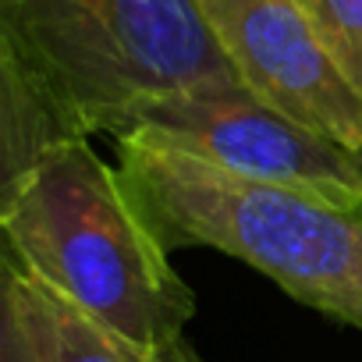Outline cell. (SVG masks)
Segmentation results:
<instances>
[{"label": "cell", "instance_id": "cell-10", "mask_svg": "<svg viewBox=\"0 0 362 362\" xmlns=\"http://www.w3.org/2000/svg\"><path fill=\"white\" fill-rule=\"evenodd\" d=\"M351 160H355V170H358V181H362V146L351 149Z\"/></svg>", "mask_w": 362, "mask_h": 362}, {"label": "cell", "instance_id": "cell-9", "mask_svg": "<svg viewBox=\"0 0 362 362\" xmlns=\"http://www.w3.org/2000/svg\"><path fill=\"white\" fill-rule=\"evenodd\" d=\"M22 277L25 267L0 231V362H33L22 323Z\"/></svg>", "mask_w": 362, "mask_h": 362}, {"label": "cell", "instance_id": "cell-8", "mask_svg": "<svg viewBox=\"0 0 362 362\" xmlns=\"http://www.w3.org/2000/svg\"><path fill=\"white\" fill-rule=\"evenodd\" d=\"M302 4L327 57L362 100V0H302Z\"/></svg>", "mask_w": 362, "mask_h": 362}, {"label": "cell", "instance_id": "cell-3", "mask_svg": "<svg viewBox=\"0 0 362 362\" xmlns=\"http://www.w3.org/2000/svg\"><path fill=\"white\" fill-rule=\"evenodd\" d=\"M0 47L86 139H121L149 103L235 75L196 0H0Z\"/></svg>", "mask_w": 362, "mask_h": 362}, {"label": "cell", "instance_id": "cell-1", "mask_svg": "<svg viewBox=\"0 0 362 362\" xmlns=\"http://www.w3.org/2000/svg\"><path fill=\"white\" fill-rule=\"evenodd\" d=\"M117 153L124 189L167 252L217 249L362 330V203L242 177L139 132L121 135Z\"/></svg>", "mask_w": 362, "mask_h": 362}, {"label": "cell", "instance_id": "cell-4", "mask_svg": "<svg viewBox=\"0 0 362 362\" xmlns=\"http://www.w3.org/2000/svg\"><path fill=\"white\" fill-rule=\"evenodd\" d=\"M132 132L242 177L309 189L337 203H362L351 149L281 114L235 75L149 103Z\"/></svg>", "mask_w": 362, "mask_h": 362}, {"label": "cell", "instance_id": "cell-6", "mask_svg": "<svg viewBox=\"0 0 362 362\" xmlns=\"http://www.w3.org/2000/svg\"><path fill=\"white\" fill-rule=\"evenodd\" d=\"M22 323L33 362H203L185 337L135 344L107 330L33 274L22 277Z\"/></svg>", "mask_w": 362, "mask_h": 362}, {"label": "cell", "instance_id": "cell-5", "mask_svg": "<svg viewBox=\"0 0 362 362\" xmlns=\"http://www.w3.org/2000/svg\"><path fill=\"white\" fill-rule=\"evenodd\" d=\"M196 8L256 96L344 149L362 146V100L327 57L302 0H196Z\"/></svg>", "mask_w": 362, "mask_h": 362}, {"label": "cell", "instance_id": "cell-2", "mask_svg": "<svg viewBox=\"0 0 362 362\" xmlns=\"http://www.w3.org/2000/svg\"><path fill=\"white\" fill-rule=\"evenodd\" d=\"M25 274L135 344L185 337L196 295L86 135L54 142L0 221Z\"/></svg>", "mask_w": 362, "mask_h": 362}, {"label": "cell", "instance_id": "cell-7", "mask_svg": "<svg viewBox=\"0 0 362 362\" xmlns=\"http://www.w3.org/2000/svg\"><path fill=\"white\" fill-rule=\"evenodd\" d=\"M75 135L25 68L0 47V221L15 206L43 153Z\"/></svg>", "mask_w": 362, "mask_h": 362}]
</instances>
